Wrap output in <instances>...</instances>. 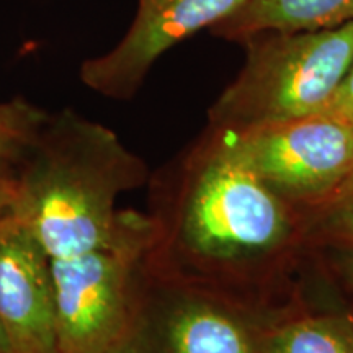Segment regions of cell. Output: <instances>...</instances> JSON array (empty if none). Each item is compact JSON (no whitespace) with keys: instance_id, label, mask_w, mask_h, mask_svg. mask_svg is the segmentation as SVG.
<instances>
[{"instance_id":"1","label":"cell","mask_w":353,"mask_h":353,"mask_svg":"<svg viewBox=\"0 0 353 353\" xmlns=\"http://www.w3.org/2000/svg\"><path fill=\"white\" fill-rule=\"evenodd\" d=\"M149 270L219 291L267 312L299 309L294 275L306 257V211L259 179L228 131L208 125L149 176Z\"/></svg>"},{"instance_id":"2","label":"cell","mask_w":353,"mask_h":353,"mask_svg":"<svg viewBox=\"0 0 353 353\" xmlns=\"http://www.w3.org/2000/svg\"><path fill=\"white\" fill-rule=\"evenodd\" d=\"M149 176L110 128L72 108L48 113L13 169L15 218L51 259L72 257L112 237L118 196Z\"/></svg>"},{"instance_id":"3","label":"cell","mask_w":353,"mask_h":353,"mask_svg":"<svg viewBox=\"0 0 353 353\" xmlns=\"http://www.w3.org/2000/svg\"><path fill=\"white\" fill-rule=\"evenodd\" d=\"M353 63V20L337 28L250 39L247 63L210 108V125L228 130L324 113Z\"/></svg>"},{"instance_id":"4","label":"cell","mask_w":353,"mask_h":353,"mask_svg":"<svg viewBox=\"0 0 353 353\" xmlns=\"http://www.w3.org/2000/svg\"><path fill=\"white\" fill-rule=\"evenodd\" d=\"M283 314L161 275L143 262L130 319L113 353H263L265 329Z\"/></svg>"},{"instance_id":"5","label":"cell","mask_w":353,"mask_h":353,"mask_svg":"<svg viewBox=\"0 0 353 353\" xmlns=\"http://www.w3.org/2000/svg\"><path fill=\"white\" fill-rule=\"evenodd\" d=\"M151 242L149 216L120 210L107 242L72 257L51 259L59 353L117 350Z\"/></svg>"},{"instance_id":"6","label":"cell","mask_w":353,"mask_h":353,"mask_svg":"<svg viewBox=\"0 0 353 353\" xmlns=\"http://www.w3.org/2000/svg\"><path fill=\"white\" fill-rule=\"evenodd\" d=\"M223 130L259 179L299 208L325 205L353 183L352 121L324 112L247 130Z\"/></svg>"},{"instance_id":"7","label":"cell","mask_w":353,"mask_h":353,"mask_svg":"<svg viewBox=\"0 0 353 353\" xmlns=\"http://www.w3.org/2000/svg\"><path fill=\"white\" fill-rule=\"evenodd\" d=\"M245 0H139L121 41L105 54L83 61L79 77L95 94L130 100L167 50L228 19Z\"/></svg>"},{"instance_id":"8","label":"cell","mask_w":353,"mask_h":353,"mask_svg":"<svg viewBox=\"0 0 353 353\" xmlns=\"http://www.w3.org/2000/svg\"><path fill=\"white\" fill-rule=\"evenodd\" d=\"M0 324L12 353H59L51 257L17 218L0 232Z\"/></svg>"},{"instance_id":"9","label":"cell","mask_w":353,"mask_h":353,"mask_svg":"<svg viewBox=\"0 0 353 353\" xmlns=\"http://www.w3.org/2000/svg\"><path fill=\"white\" fill-rule=\"evenodd\" d=\"M353 20V0H245L213 26L219 37L249 41L262 33L337 28Z\"/></svg>"},{"instance_id":"10","label":"cell","mask_w":353,"mask_h":353,"mask_svg":"<svg viewBox=\"0 0 353 353\" xmlns=\"http://www.w3.org/2000/svg\"><path fill=\"white\" fill-rule=\"evenodd\" d=\"M263 353H353V314L286 312L265 329Z\"/></svg>"},{"instance_id":"11","label":"cell","mask_w":353,"mask_h":353,"mask_svg":"<svg viewBox=\"0 0 353 353\" xmlns=\"http://www.w3.org/2000/svg\"><path fill=\"white\" fill-rule=\"evenodd\" d=\"M46 117L48 112L23 97L0 103V174L13 172Z\"/></svg>"},{"instance_id":"12","label":"cell","mask_w":353,"mask_h":353,"mask_svg":"<svg viewBox=\"0 0 353 353\" xmlns=\"http://www.w3.org/2000/svg\"><path fill=\"white\" fill-rule=\"evenodd\" d=\"M306 211L309 249H353V183L325 205Z\"/></svg>"},{"instance_id":"13","label":"cell","mask_w":353,"mask_h":353,"mask_svg":"<svg viewBox=\"0 0 353 353\" xmlns=\"http://www.w3.org/2000/svg\"><path fill=\"white\" fill-rule=\"evenodd\" d=\"M312 255L321 263L330 265L332 275L353 298V249H319L312 250Z\"/></svg>"},{"instance_id":"14","label":"cell","mask_w":353,"mask_h":353,"mask_svg":"<svg viewBox=\"0 0 353 353\" xmlns=\"http://www.w3.org/2000/svg\"><path fill=\"white\" fill-rule=\"evenodd\" d=\"M325 113L334 114V117L342 118V120L353 123V63L352 68L348 70L345 81L339 88L337 95L330 107L325 110Z\"/></svg>"},{"instance_id":"15","label":"cell","mask_w":353,"mask_h":353,"mask_svg":"<svg viewBox=\"0 0 353 353\" xmlns=\"http://www.w3.org/2000/svg\"><path fill=\"white\" fill-rule=\"evenodd\" d=\"M15 219V182L13 172L0 174V232Z\"/></svg>"},{"instance_id":"16","label":"cell","mask_w":353,"mask_h":353,"mask_svg":"<svg viewBox=\"0 0 353 353\" xmlns=\"http://www.w3.org/2000/svg\"><path fill=\"white\" fill-rule=\"evenodd\" d=\"M0 353H12L10 343H8V339L6 335V330L2 327V324H0Z\"/></svg>"}]
</instances>
